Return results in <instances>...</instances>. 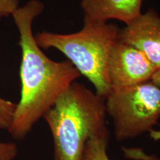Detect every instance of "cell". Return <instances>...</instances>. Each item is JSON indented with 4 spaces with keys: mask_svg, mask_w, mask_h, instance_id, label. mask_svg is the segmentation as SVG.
Returning <instances> with one entry per match:
<instances>
[{
    "mask_svg": "<svg viewBox=\"0 0 160 160\" xmlns=\"http://www.w3.org/2000/svg\"><path fill=\"white\" fill-rule=\"evenodd\" d=\"M44 8L42 2L30 0L12 16L22 51L21 96L8 131L17 140L25 139L62 93L81 76L69 61L49 59L36 41L33 23Z\"/></svg>",
    "mask_w": 160,
    "mask_h": 160,
    "instance_id": "cell-1",
    "label": "cell"
},
{
    "mask_svg": "<svg viewBox=\"0 0 160 160\" xmlns=\"http://www.w3.org/2000/svg\"><path fill=\"white\" fill-rule=\"evenodd\" d=\"M105 98L73 82L43 118L51 131L53 160H82L86 143L107 128Z\"/></svg>",
    "mask_w": 160,
    "mask_h": 160,
    "instance_id": "cell-2",
    "label": "cell"
},
{
    "mask_svg": "<svg viewBox=\"0 0 160 160\" xmlns=\"http://www.w3.org/2000/svg\"><path fill=\"white\" fill-rule=\"evenodd\" d=\"M120 30L113 24L84 19L82 28L69 34L44 31L35 36L40 48H55L94 86L96 93L105 98L111 90L108 79L110 53L119 39Z\"/></svg>",
    "mask_w": 160,
    "mask_h": 160,
    "instance_id": "cell-3",
    "label": "cell"
},
{
    "mask_svg": "<svg viewBox=\"0 0 160 160\" xmlns=\"http://www.w3.org/2000/svg\"><path fill=\"white\" fill-rule=\"evenodd\" d=\"M105 100L119 142L150 133L160 119V88L152 81L111 89Z\"/></svg>",
    "mask_w": 160,
    "mask_h": 160,
    "instance_id": "cell-4",
    "label": "cell"
},
{
    "mask_svg": "<svg viewBox=\"0 0 160 160\" xmlns=\"http://www.w3.org/2000/svg\"><path fill=\"white\" fill-rule=\"evenodd\" d=\"M157 71L142 52L119 39L112 48L108 68L111 90L151 81Z\"/></svg>",
    "mask_w": 160,
    "mask_h": 160,
    "instance_id": "cell-5",
    "label": "cell"
},
{
    "mask_svg": "<svg viewBox=\"0 0 160 160\" xmlns=\"http://www.w3.org/2000/svg\"><path fill=\"white\" fill-rule=\"evenodd\" d=\"M119 39L135 48L160 69V17L153 9L141 13L119 31Z\"/></svg>",
    "mask_w": 160,
    "mask_h": 160,
    "instance_id": "cell-6",
    "label": "cell"
},
{
    "mask_svg": "<svg viewBox=\"0 0 160 160\" xmlns=\"http://www.w3.org/2000/svg\"><path fill=\"white\" fill-rule=\"evenodd\" d=\"M143 0H80L84 19L107 23L117 19L126 25L141 14Z\"/></svg>",
    "mask_w": 160,
    "mask_h": 160,
    "instance_id": "cell-7",
    "label": "cell"
},
{
    "mask_svg": "<svg viewBox=\"0 0 160 160\" xmlns=\"http://www.w3.org/2000/svg\"><path fill=\"white\" fill-rule=\"evenodd\" d=\"M109 139L108 128L93 136L86 143L82 160H111L108 155Z\"/></svg>",
    "mask_w": 160,
    "mask_h": 160,
    "instance_id": "cell-8",
    "label": "cell"
},
{
    "mask_svg": "<svg viewBox=\"0 0 160 160\" xmlns=\"http://www.w3.org/2000/svg\"><path fill=\"white\" fill-rule=\"evenodd\" d=\"M17 104L0 97V130L8 131Z\"/></svg>",
    "mask_w": 160,
    "mask_h": 160,
    "instance_id": "cell-9",
    "label": "cell"
},
{
    "mask_svg": "<svg viewBox=\"0 0 160 160\" xmlns=\"http://www.w3.org/2000/svg\"><path fill=\"white\" fill-rule=\"evenodd\" d=\"M17 144L11 142H0V160H14L18 156Z\"/></svg>",
    "mask_w": 160,
    "mask_h": 160,
    "instance_id": "cell-10",
    "label": "cell"
},
{
    "mask_svg": "<svg viewBox=\"0 0 160 160\" xmlns=\"http://www.w3.org/2000/svg\"><path fill=\"white\" fill-rule=\"evenodd\" d=\"M19 7V0H0V21L12 17Z\"/></svg>",
    "mask_w": 160,
    "mask_h": 160,
    "instance_id": "cell-11",
    "label": "cell"
},
{
    "mask_svg": "<svg viewBox=\"0 0 160 160\" xmlns=\"http://www.w3.org/2000/svg\"><path fill=\"white\" fill-rule=\"evenodd\" d=\"M151 81L160 88V69L156 72L155 74L152 77Z\"/></svg>",
    "mask_w": 160,
    "mask_h": 160,
    "instance_id": "cell-12",
    "label": "cell"
},
{
    "mask_svg": "<svg viewBox=\"0 0 160 160\" xmlns=\"http://www.w3.org/2000/svg\"><path fill=\"white\" fill-rule=\"evenodd\" d=\"M150 136L154 140H160V131H151L150 132Z\"/></svg>",
    "mask_w": 160,
    "mask_h": 160,
    "instance_id": "cell-13",
    "label": "cell"
}]
</instances>
